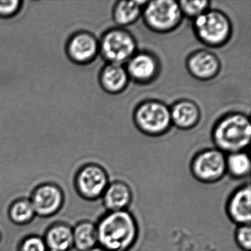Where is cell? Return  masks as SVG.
Masks as SVG:
<instances>
[{
	"label": "cell",
	"instance_id": "6da1fadb",
	"mask_svg": "<svg viewBox=\"0 0 251 251\" xmlns=\"http://www.w3.org/2000/svg\"><path fill=\"white\" fill-rule=\"evenodd\" d=\"M98 245L108 251H129L139 237V226L128 211H108L98 223Z\"/></svg>",
	"mask_w": 251,
	"mask_h": 251
},
{
	"label": "cell",
	"instance_id": "7a4b0ae2",
	"mask_svg": "<svg viewBox=\"0 0 251 251\" xmlns=\"http://www.w3.org/2000/svg\"><path fill=\"white\" fill-rule=\"evenodd\" d=\"M251 125L245 114L234 113L222 118L216 124L213 139L217 149L230 154L242 152L249 145Z\"/></svg>",
	"mask_w": 251,
	"mask_h": 251
},
{
	"label": "cell",
	"instance_id": "3957f363",
	"mask_svg": "<svg viewBox=\"0 0 251 251\" xmlns=\"http://www.w3.org/2000/svg\"><path fill=\"white\" fill-rule=\"evenodd\" d=\"M194 28L198 39L210 47L224 45L231 33L228 18L218 11H207L195 18Z\"/></svg>",
	"mask_w": 251,
	"mask_h": 251
},
{
	"label": "cell",
	"instance_id": "277c9868",
	"mask_svg": "<svg viewBox=\"0 0 251 251\" xmlns=\"http://www.w3.org/2000/svg\"><path fill=\"white\" fill-rule=\"evenodd\" d=\"M143 11L147 25L158 33L175 30L180 25L183 16L178 2L172 0L147 2Z\"/></svg>",
	"mask_w": 251,
	"mask_h": 251
},
{
	"label": "cell",
	"instance_id": "5b68a950",
	"mask_svg": "<svg viewBox=\"0 0 251 251\" xmlns=\"http://www.w3.org/2000/svg\"><path fill=\"white\" fill-rule=\"evenodd\" d=\"M106 170L99 164H85L80 167L74 178V186L77 195L85 201L100 199L109 184Z\"/></svg>",
	"mask_w": 251,
	"mask_h": 251
},
{
	"label": "cell",
	"instance_id": "8992f818",
	"mask_svg": "<svg viewBox=\"0 0 251 251\" xmlns=\"http://www.w3.org/2000/svg\"><path fill=\"white\" fill-rule=\"evenodd\" d=\"M136 42L126 30L114 29L107 32L99 44V51L109 64L123 65L136 53Z\"/></svg>",
	"mask_w": 251,
	"mask_h": 251
},
{
	"label": "cell",
	"instance_id": "52a82bcc",
	"mask_svg": "<svg viewBox=\"0 0 251 251\" xmlns=\"http://www.w3.org/2000/svg\"><path fill=\"white\" fill-rule=\"evenodd\" d=\"M134 119L141 130L152 136L165 133L172 124L170 108L158 101L141 104L136 110Z\"/></svg>",
	"mask_w": 251,
	"mask_h": 251
},
{
	"label": "cell",
	"instance_id": "ba28073f",
	"mask_svg": "<svg viewBox=\"0 0 251 251\" xmlns=\"http://www.w3.org/2000/svg\"><path fill=\"white\" fill-rule=\"evenodd\" d=\"M194 177L201 183H214L226 176V157L218 149H208L195 155L191 163Z\"/></svg>",
	"mask_w": 251,
	"mask_h": 251
},
{
	"label": "cell",
	"instance_id": "9c48e42d",
	"mask_svg": "<svg viewBox=\"0 0 251 251\" xmlns=\"http://www.w3.org/2000/svg\"><path fill=\"white\" fill-rule=\"evenodd\" d=\"M29 198L36 217L40 218H50L56 215L65 202L62 188L52 182H45L36 186Z\"/></svg>",
	"mask_w": 251,
	"mask_h": 251
},
{
	"label": "cell",
	"instance_id": "30bf717a",
	"mask_svg": "<svg viewBox=\"0 0 251 251\" xmlns=\"http://www.w3.org/2000/svg\"><path fill=\"white\" fill-rule=\"evenodd\" d=\"M227 217L237 226L251 225V189L249 183L238 188L226 204Z\"/></svg>",
	"mask_w": 251,
	"mask_h": 251
},
{
	"label": "cell",
	"instance_id": "8fae6325",
	"mask_svg": "<svg viewBox=\"0 0 251 251\" xmlns=\"http://www.w3.org/2000/svg\"><path fill=\"white\" fill-rule=\"evenodd\" d=\"M127 64L129 77L137 83H150L155 78L159 70L158 60L149 52L135 53Z\"/></svg>",
	"mask_w": 251,
	"mask_h": 251
},
{
	"label": "cell",
	"instance_id": "7c38bea8",
	"mask_svg": "<svg viewBox=\"0 0 251 251\" xmlns=\"http://www.w3.org/2000/svg\"><path fill=\"white\" fill-rule=\"evenodd\" d=\"M99 52V44L95 36L86 32L75 35L67 46L71 59L79 64H86L93 60Z\"/></svg>",
	"mask_w": 251,
	"mask_h": 251
},
{
	"label": "cell",
	"instance_id": "4fadbf2b",
	"mask_svg": "<svg viewBox=\"0 0 251 251\" xmlns=\"http://www.w3.org/2000/svg\"><path fill=\"white\" fill-rule=\"evenodd\" d=\"M133 198L131 188L127 183L115 180L110 182L101 199L107 211H120L127 210Z\"/></svg>",
	"mask_w": 251,
	"mask_h": 251
},
{
	"label": "cell",
	"instance_id": "5bb4252c",
	"mask_svg": "<svg viewBox=\"0 0 251 251\" xmlns=\"http://www.w3.org/2000/svg\"><path fill=\"white\" fill-rule=\"evenodd\" d=\"M187 67L194 77L206 80L217 75L220 71V63L212 52L201 50L191 55L187 61Z\"/></svg>",
	"mask_w": 251,
	"mask_h": 251
},
{
	"label": "cell",
	"instance_id": "9a60e30c",
	"mask_svg": "<svg viewBox=\"0 0 251 251\" xmlns=\"http://www.w3.org/2000/svg\"><path fill=\"white\" fill-rule=\"evenodd\" d=\"M48 251H70L73 246V227L64 222L52 223L43 236Z\"/></svg>",
	"mask_w": 251,
	"mask_h": 251
},
{
	"label": "cell",
	"instance_id": "2e32d148",
	"mask_svg": "<svg viewBox=\"0 0 251 251\" xmlns=\"http://www.w3.org/2000/svg\"><path fill=\"white\" fill-rule=\"evenodd\" d=\"M172 123L179 128L189 129L196 126L201 117L198 105L190 100H180L170 108Z\"/></svg>",
	"mask_w": 251,
	"mask_h": 251
},
{
	"label": "cell",
	"instance_id": "e0dca14e",
	"mask_svg": "<svg viewBox=\"0 0 251 251\" xmlns=\"http://www.w3.org/2000/svg\"><path fill=\"white\" fill-rule=\"evenodd\" d=\"M130 79L126 67L120 64H108L100 74V83L108 93L118 94L127 87Z\"/></svg>",
	"mask_w": 251,
	"mask_h": 251
},
{
	"label": "cell",
	"instance_id": "ac0fdd59",
	"mask_svg": "<svg viewBox=\"0 0 251 251\" xmlns=\"http://www.w3.org/2000/svg\"><path fill=\"white\" fill-rule=\"evenodd\" d=\"M73 246L77 251H88L98 245L96 223L90 220L79 221L73 227Z\"/></svg>",
	"mask_w": 251,
	"mask_h": 251
},
{
	"label": "cell",
	"instance_id": "d6986e66",
	"mask_svg": "<svg viewBox=\"0 0 251 251\" xmlns=\"http://www.w3.org/2000/svg\"><path fill=\"white\" fill-rule=\"evenodd\" d=\"M145 1H120L114 7V19L120 26H128L139 19L146 5Z\"/></svg>",
	"mask_w": 251,
	"mask_h": 251
},
{
	"label": "cell",
	"instance_id": "ffe728a7",
	"mask_svg": "<svg viewBox=\"0 0 251 251\" xmlns=\"http://www.w3.org/2000/svg\"><path fill=\"white\" fill-rule=\"evenodd\" d=\"M10 221L16 226L30 224L36 217V212L29 198H20L14 200L8 208Z\"/></svg>",
	"mask_w": 251,
	"mask_h": 251
},
{
	"label": "cell",
	"instance_id": "44dd1931",
	"mask_svg": "<svg viewBox=\"0 0 251 251\" xmlns=\"http://www.w3.org/2000/svg\"><path fill=\"white\" fill-rule=\"evenodd\" d=\"M251 164L248 154L242 152L228 154L226 157V171L233 178L248 177L251 173Z\"/></svg>",
	"mask_w": 251,
	"mask_h": 251
},
{
	"label": "cell",
	"instance_id": "7402d4cb",
	"mask_svg": "<svg viewBox=\"0 0 251 251\" xmlns=\"http://www.w3.org/2000/svg\"><path fill=\"white\" fill-rule=\"evenodd\" d=\"M178 4L183 15H186V17L195 20L205 11H208L210 2L206 0H202V1L183 0L179 2Z\"/></svg>",
	"mask_w": 251,
	"mask_h": 251
},
{
	"label": "cell",
	"instance_id": "603a6c76",
	"mask_svg": "<svg viewBox=\"0 0 251 251\" xmlns=\"http://www.w3.org/2000/svg\"><path fill=\"white\" fill-rule=\"evenodd\" d=\"M17 251H48V248L43 236L30 234L19 242Z\"/></svg>",
	"mask_w": 251,
	"mask_h": 251
},
{
	"label": "cell",
	"instance_id": "cb8c5ba5",
	"mask_svg": "<svg viewBox=\"0 0 251 251\" xmlns=\"http://www.w3.org/2000/svg\"><path fill=\"white\" fill-rule=\"evenodd\" d=\"M235 240L240 249L250 251L251 248V225L238 226L235 231Z\"/></svg>",
	"mask_w": 251,
	"mask_h": 251
},
{
	"label": "cell",
	"instance_id": "d4e9b609",
	"mask_svg": "<svg viewBox=\"0 0 251 251\" xmlns=\"http://www.w3.org/2000/svg\"><path fill=\"white\" fill-rule=\"evenodd\" d=\"M21 2L18 0L0 1V16L11 17L19 11Z\"/></svg>",
	"mask_w": 251,
	"mask_h": 251
},
{
	"label": "cell",
	"instance_id": "484cf974",
	"mask_svg": "<svg viewBox=\"0 0 251 251\" xmlns=\"http://www.w3.org/2000/svg\"><path fill=\"white\" fill-rule=\"evenodd\" d=\"M88 251H107L105 248H102V247L100 246V245H97L95 248H92V249L89 250Z\"/></svg>",
	"mask_w": 251,
	"mask_h": 251
},
{
	"label": "cell",
	"instance_id": "4316f807",
	"mask_svg": "<svg viewBox=\"0 0 251 251\" xmlns=\"http://www.w3.org/2000/svg\"><path fill=\"white\" fill-rule=\"evenodd\" d=\"M2 233H1V231H0V242H1V241H2Z\"/></svg>",
	"mask_w": 251,
	"mask_h": 251
},
{
	"label": "cell",
	"instance_id": "83f0119b",
	"mask_svg": "<svg viewBox=\"0 0 251 251\" xmlns=\"http://www.w3.org/2000/svg\"></svg>",
	"mask_w": 251,
	"mask_h": 251
}]
</instances>
